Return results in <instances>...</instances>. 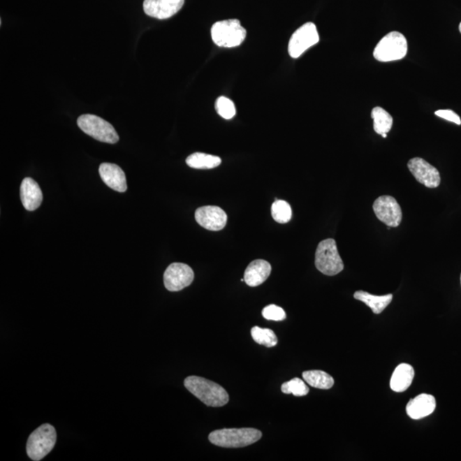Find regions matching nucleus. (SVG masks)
<instances>
[{
    "label": "nucleus",
    "mask_w": 461,
    "mask_h": 461,
    "mask_svg": "<svg viewBox=\"0 0 461 461\" xmlns=\"http://www.w3.org/2000/svg\"><path fill=\"white\" fill-rule=\"evenodd\" d=\"M302 378L309 386L317 389L329 390L334 386L332 376L320 370L306 371L303 372Z\"/></svg>",
    "instance_id": "obj_22"
},
{
    "label": "nucleus",
    "mask_w": 461,
    "mask_h": 461,
    "mask_svg": "<svg viewBox=\"0 0 461 461\" xmlns=\"http://www.w3.org/2000/svg\"><path fill=\"white\" fill-rule=\"evenodd\" d=\"M99 175L103 182L111 189L119 192L128 190L125 173L117 164L102 163L99 167Z\"/></svg>",
    "instance_id": "obj_14"
},
{
    "label": "nucleus",
    "mask_w": 461,
    "mask_h": 461,
    "mask_svg": "<svg viewBox=\"0 0 461 461\" xmlns=\"http://www.w3.org/2000/svg\"><path fill=\"white\" fill-rule=\"evenodd\" d=\"M251 336L256 343L267 348L275 347L278 344V337L274 330L268 328H261L254 326L251 329Z\"/></svg>",
    "instance_id": "obj_23"
},
{
    "label": "nucleus",
    "mask_w": 461,
    "mask_h": 461,
    "mask_svg": "<svg viewBox=\"0 0 461 461\" xmlns=\"http://www.w3.org/2000/svg\"><path fill=\"white\" fill-rule=\"evenodd\" d=\"M211 37L215 45L233 48L243 43L246 30L237 19L215 22L211 29Z\"/></svg>",
    "instance_id": "obj_5"
},
{
    "label": "nucleus",
    "mask_w": 461,
    "mask_h": 461,
    "mask_svg": "<svg viewBox=\"0 0 461 461\" xmlns=\"http://www.w3.org/2000/svg\"><path fill=\"white\" fill-rule=\"evenodd\" d=\"M414 378V369L411 365L402 363L395 368L390 379V388L395 392L409 389Z\"/></svg>",
    "instance_id": "obj_18"
},
{
    "label": "nucleus",
    "mask_w": 461,
    "mask_h": 461,
    "mask_svg": "<svg viewBox=\"0 0 461 461\" xmlns=\"http://www.w3.org/2000/svg\"><path fill=\"white\" fill-rule=\"evenodd\" d=\"M272 217L278 223L289 222L292 217L291 207L283 200H276L272 205Z\"/></svg>",
    "instance_id": "obj_24"
},
{
    "label": "nucleus",
    "mask_w": 461,
    "mask_h": 461,
    "mask_svg": "<svg viewBox=\"0 0 461 461\" xmlns=\"http://www.w3.org/2000/svg\"><path fill=\"white\" fill-rule=\"evenodd\" d=\"M77 124L85 133L98 141L115 144L119 140L118 134L114 126L97 115L91 114L80 115L77 120Z\"/></svg>",
    "instance_id": "obj_7"
},
{
    "label": "nucleus",
    "mask_w": 461,
    "mask_h": 461,
    "mask_svg": "<svg viewBox=\"0 0 461 461\" xmlns=\"http://www.w3.org/2000/svg\"><path fill=\"white\" fill-rule=\"evenodd\" d=\"M407 38L402 34L393 31L383 36L376 45L374 57L376 60L387 63L404 59L407 53Z\"/></svg>",
    "instance_id": "obj_6"
},
{
    "label": "nucleus",
    "mask_w": 461,
    "mask_h": 461,
    "mask_svg": "<svg viewBox=\"0 0 461 461\" xmlns=\"http://www.w3.org/2000/svg\"><path fill=\"white\" fill-rule=\"evenodd\" d=\"M56 441L55 428L49 424L42 425L29 436L27 441V453L32 460H41L52 451Z\"/></svg>",
    "instance_id": "obj_3"
},
{
    "label": "nucleus",
    "mask_w": 461,
    "mask_h": 461,
    "mask_svg": "<svg viewBox=\"0 0 461 461\" xmlns=\"http://www.w3.org/2000/svg\"><path fill=\"white\" fill-rule=\"evenodd\" d=\"M353 298L366 303L375 314H379L389 306L392 299H393V295H374L366 291H358L355 292Z\"/></svg>",
    "instance_id": "obj_19"
},
{
    "label": "nucleus",
    "mask_w": 461,
    "mask_h": 461,
    "mask_svg": "<svg viewBox=\"0 0 461 461\" xmlns=\"http://www.w3.org/2000/svg\"><path fill=\"white\" fill-rule=\"evenodd\" d=\"M437 117L445 119L448 122L455 123L457 125L461 124V119L458 115H457L455 111L451 110H437L435 112Z\"/></svg>",
    "instance_id": "obj_28"
},
{
    "label": "nucleus",
    "mask_w": 461,
    "mask_h": 461,
    "mask_svg": "<svg viewBox=\"0 0 461 461\" xmlns=\"http://www.w3.org/2000/svg\"><path fill=\"white\" fill-rule=\"evenodd\" d=\"M436 406V399L433 395L421 394L410 400L406 410L407 415L413 420H421L432 414L435 411Z\"/></svg>",
    "instance_id": "obj_15"
},
{
    "label": "nucleus",
    "mask_w": 461,
    "mask_h": 461,
    "mask_svg": "<svg viewBox=\"0 0 461 461\" xmlns=\"http://www.w3.org/2000/svg\"><path fill=\"white\" fill-rule=\"evenodd\" d=\"M184 3V0H145L143 7L146 15L163 20L179 13Z\"/></svg>",
    "instance_id": "obj_13"
},
{
    "label": "nucleus",
    "mask_w": 461,
    "mask_h": 461,
    "mask_svg": "<svg viewBox=\"0 0 461 461\" xmlns=\"http://www.w3.org/2000/svg\"><path fill=\"white\" fill-rule=\"evenodd\" d=\"M376 217L387 226L397 228L402 220V211L397 200L391 196H381L374 203Z\"/></svg>",
    "instance_id": "obj_9"
},
{
    "label": "nucleus",
    "mask_w": 461,
    "mask_h": 461,
    "mask_svg": "<svg viewBox=\"0 0 461 461\" xmlns=\"http://www.w3.org/2000/svg\"><path fill=\"white\" fill-rule=\"evenodd\" d=\"M371 117L374 120V129L379 136L388 133L393 126V117L381 107H374Z\"/></svg>",
    "instance_id": "obj_20"
},
{
    "label": "nucleus",
    "mask_w": 461,
    "mask_h": 461,
    "mask_svg": "<svg viewBox=\"0 0 461 461\" xmlns=\"http://www.w3.org/2000/svg\"><path fill=\"white\" fill-rule=\"evenodd\" d=\"M460 282H461V275H460Z\"/></svg>",
    "instance_id": "obj_31"
},
{
    "label": "nucleus",
    "mask_w": 461,
    "mask_h": 461,
    "mask_svg": "<svg viewBox=\"0 0 461 461\" xmlns=\"http://www.w3.org/2000/svg\"><path fill=\"white\" fill-rule=\"evenodd\" d=\"M459 30H460V34H461V22L460 23Z\"/></svg>",
    "instance_id": "obj_30"
},
{
    "label": "nucleus",
    "mask_w": 461,
    "mask_h": 461,
    "mask_svg": "<svg viewBox=\"0 0 461 461\" xmlns=\"http://www.w3.org/2000/svg\"><path fill=\"white\" fill-rule=\"evenodd\" d=\"M184 387L205 405L219 407L229 402L228 392L220 384L198 376H187L184 381Z\"/></svg>",
    "instance_id": "obj_1"
},
{
    "label": "nucleus",
    "mask_w": 461,
    "mask_h": 461,
    "mask_svg": "<svg viewBox=\"0 0 461 461\" xmlns=\"http://www.w3.org/2000/svg\"><path fill=\"white\" fill-rule=\"evenodd\" d=\"M320 41L316 26L313 22H307L292 34L288 45V52L292 59H298L307 49Z\"/></svg>",
    "instance_id": "obj_8"
},
{
    "label": "nucleus",
    "mask_w": 461,
    "mask_h": 461,
    "mask_svg": "<svg viewBox=\"0 0 461 461\" xmlns=\"http://www.w3.org/2000/svg\"><path fill=\"white\" fill-rule=\"evenodd\" d=\"M20 196L23 207L29 211L37 210L43 200V194L40 186L36 180L31 178H25L22 180Z\"/></svg>",
    "instance_id": "obj_16"
},
{
    "label": "nucleus",
    "mask_w": 461,
    "mask_h": 461,
    "mask_svg": "<svg viewBox=\"0 0 461 461\" xmlns=\"http://www.w3.org/2000/svg\"><path fill=\"white\" fill-rule=\"evenodd\" d=\"M382 137L384 138H387V133L382 134Z\"/></svg>",
    "instance_id": "obj_29"
},
{
    "label": "nucleus",
    "mask_w": 461,
    "mask_h": 461,
    "mask_svg": "<svg viewBox=\"0 0 461 461\" xmlns=\"http://www.w3.org/2000/svg\"><path fill=\"white\" fill-rule=\"evenodd\" d=\"M263 437L254 428L221 429L214 430L209 436L211 444L221 448H244L254 444Z\"/></svg>",
    "instance_id": "obj_2"
},
{
    "label": "nucleus",
    "mask_w": 461,
    "mask_h": 461,
    "mask_svg": "<svg viewBox=\"0 0 461 461\" xmlns=\"http://www.w3.org/2000/svg\"><path fill=\"white\" fill-rule=\"evenodd\" d=\"M281 390L284 394H292L295 397H305L309 394V389L305 381L298 378H295L290 381L284 383Z\"/></svg>",
    "instance_id": "obj_25"
},
{
    "label": "nucleus",
    "mask_w": 461,
    "mask_h": 461,
    "mask_svg": "<svg viewBox=\"0 0 461 461\" xmlns=\"http://www.w3.org/2000/svg\"><path fill=\"white\" fill-rule=\"evenodd\" d=\"M270 263L264 260H256L249 264L244 272V282L251 287L261 286L271 275Z\"/></svg>",
    "instance_id": "obj_17"
},
{
    "label": "nucleus",
    "mask_w": 461,
    "mask_h": 461,
    "mask_svg": "<svg viewBox=\"0 0 461 461\" xmlns=\"http://www.w3.org/2000/svg\"><path fill=\"white\" fill-rule=\"evenodd\" d=\"M195 219L203 228L210 230H221L225 228L228 215L217 206L198 207L195 212Z\"/></svg>",
    "instance_id": "obj_12"
},
{
    "label": "nucleus",
    "mask_w": 461,
    "mask_h": 461,
    "mask_svg": "<svg viewBox=\"0 0 461 461\" xmlns=\"http://www.w3.org/2000/svg\"><path fill=\"white\" fill-rule=\"evenodd\" d=\"M194 272L186 264L172 263L164 272V286L169 291H180L193 281Z\"/></svg>",
    "instance_id": "obj_10"
},
{
    "label": "nucleus",
    "mask_w": 461,
    "mask_h": 461,
    "mask_svg": "<svg viewBox=\"0 0 461 461\" xmlns=\"http://www.w3.org/2000/svg\"><path fill=\"white\" fill-rule=\"evenodd\" d=\"M221 163L220 157L201 152L191 154L186 159L188 166L196 169H211L218 167Z\"/></svg>",
    "instance_id": "obj_21"
},
{
    "label": "nucleus",
    "mask_w": 461,
    "mask_h": 461,
    "mask_svg": "<svg viewBox=\"0 0 461 461\" xmlns=\"http://www.w3.org/2000/svg\"><path fill=\"white\" fill-rule=\"evenodd\" d=\"M411 174L425 186L428 188H437L441 183L439 171L432 164L420 157H414L407 163Z\"/></svg>",
    "instance_id": "obj_11"
},
{
    "label": "nucleus",
    "mask_w": 461,
    "mask_h": 461,
    "mask_svg": "<svg viewBox=\"0 0 461 461\" xmlns=\"http://www.w3.org/2000/svg\"><path fill=\"white\" fill-rule=\"evenodd\" d=\"M215 109H217L218 114L226 120H230L236 115L235 105H234L232 100L226 97H220L217 99V103H215Z\"/></svg>",
    "instance_id": "obj_26"
},
{
    "label": "nucleus",
    "mask_w": 461,
    "mask_h": 461,
    "mask_svg": "<svg viewBox=\"0 0 461 461\" xmlns=\"http://www.w3.org/2000/svg\"><path fill=\"white\" fill-rule=\"evenodd\" d=\"M315 267L323 275L334 276L344 270V265L338 253L336 241L328 238L318 244L315 252Z\"/></svg>",
    "instance_id": "obj_4"
},
{
    "label": "nucleus",
    "mask_w": 461,
    "mask_h": 461,
    "mask_svg": "<svg viewBox=\"0 0 461 461\" xmlns=\"http://www.w3.org/2000/svg\"><path fill=\"white\" fill-rule=\"evenodd\" d=\"M263 316L268 321H282L286 320V314L282 307L271 305L264 307Z\"/></svg>",
    "instance_id": "obj_27"
}]
</instances>
